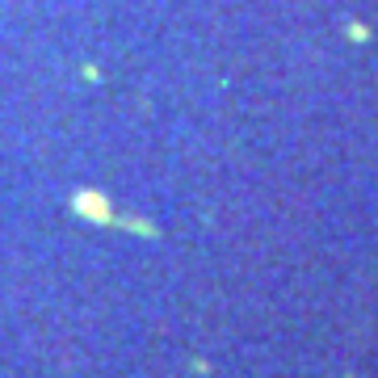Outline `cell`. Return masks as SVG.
Returning <instances> with one entry per match:
<instances>
[{
  "label": "cell",
  "instance_id": "1",
  "mask_svg": "<svg viewBox=\"0 0 378 378\" xmlns=\"http://www.w3.org/2000/svg\"><path fill=\"white\" fill-rule=\"evenodd\" d=\"M76 210L84 219H97V223H109L114 219V210H109V202L101 194H76Z\"/></svg>",
  "mask_w": 378,
  "mask_h": 378
}]
</instances>
